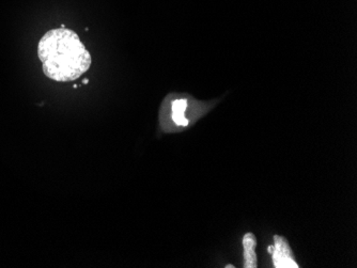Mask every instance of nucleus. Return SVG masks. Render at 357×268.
<instances>
[{"label":"nucleus","mask_w":357,"mask_h":268,"mask_svg":"<svg viewBox=\"0 0 357 268\" xmlns=\"http://www.w3.org/2000/svg\"><path fill=\"white\" fill-rule=\"evenodd\" d=\"M257 237L252 232H248L243 237V255H244V267H258V259L256 253Z\"/></svg>","instance_id":"4"},{"label":"nucleus","mask_w":357,"mask_h":268,"mask_svg":"<svg viewBox=\"0 0 357 268\" xmlns=\"http://www.w3.org/2000/svg\"><path fill=\"white\" fill-rule=\"evenodd\" d=\"M38 56L44 74L59 83L75 81L89 70L92 62L77 33L63 27L50 30L41 38Z\"/></svg>","instance_id":"1"},{"label":"nucleus","mask_w":357,"mask_h":268,"mask_svg":"<svg viewBox=\"0 0 357 268\" xmlns=\"http://www.w3.org/2000/svg\"><path fill=\"white\" fill-rule=\"evenodd\" d=\"M220 101V97L211 101H199L190 94H169L160 106V129L165 133L184 131L206 117Z\"/></svg>","instance_id":"2"},{"label":"nucleus","mask_w":357,"mask_h":268,"mask_svg":"<svg viewBox=\"0 0 357 268\" xmlns=\"http://www.w3.org/2000/svg\"><path fill=\"white\" fill-rule=\"evenodd\" d=\"M273 241L274 244L268 247V251L272 253L273 265L275 268L300 267L296 261L290 244L284 236L275 235Z\"/></svg>","instance_id":"3"}]
</instances>
